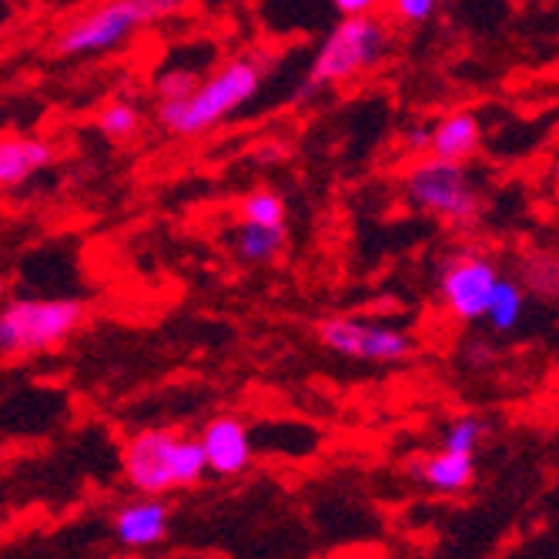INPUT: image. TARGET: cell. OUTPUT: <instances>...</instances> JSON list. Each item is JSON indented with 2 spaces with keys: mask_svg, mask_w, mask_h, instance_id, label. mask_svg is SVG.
Listing matches in <instances>:
<instances>
[{
  "mask_svg": "<svg viewBox=\"0 0 559 559\" xmlns=\"http://www.w3.org/2000/svg\"><path fill=\"white\" fill-rule=\"evenodd\" d=\"M262 74L265 71L255 58H231L215 74L201 78V84L188 97L155 105V118L175 138H198L245 108L259 94Z\"/></svg>",
  "mask_w": 559,
  "mask_h": 559,
  "instance_id": "6da1fadb",
  "label": "cell"
},
{
  "mask_svg": "<svg viewBox=\"0 0 559 559\" xmlns=\"http://www.w3.org/2000/svg\"><path fill=\"white\" fill-rule=\"evenodd\" d=\"M121 469L128 486L141 496L191 489L205 479V473H212L201 439L181 436L175 429L134 432L121 449Z\"/></svg>",
  "mask_w": 559,
  "mask_h": 559,
  "instance_id": "7a4b0ae2",
  "label": "cell"
},
{
  "mask_svg": "<svg viewBox=\"0 0 559 559\" xmlns=\"http://www.w3.org/2000/svg\"><path fill=\"white\" fill-rule=\"evenodd\" d=\"M405 201L426 218L455 231H469L483 222V194L463 162L423 155L405 171Z\"/></svg>",
  "mask_w": 559,
  "mask_h": 559,
  "instance_id": "3957f363",
  "label": "cell"
},
{
  "mask_svg": "<svg viewBox=\"0 0 559 559\" xmlns=\"http://www.w3.org/2000/svg\"><path fill=\"white\" fill-rule=\"evenodd\" d=\"M185 8V0H105L94 11L64 24L55 40L58 58H91L108 55L128 44L141 27L158 24Z\"/></svg>",
  "mask_w": 559,
  "mask_h": 559,
  "instance_id": "277c9868",
  "label": "cell"
},
{
  "mask_svg": "<svg viewBox=\"0 0 559 559\" xmlns=\"http://www.w3.org/2000/svg\"><path fill=\"white\" fill-rule=\"evenodd\" d=\"M389 44H392V31L382 17L376 14L342 17L316 50L305 87L319 91V87L355 81L359 74L382 64V58L389 55Z\"/></svg>",
  "mask_w": 559,
  "mask_h": 559,
  "instance_id": "5b68a950",
  "label": "cell"
},
{
  "mask_svg": "<svg viewBox=\"0 0 559 559\" xmlns=\"http://www.w3.org/2000/svg\"><path fill=\"white\" fill-rule=\"evenodd\" d=\"M81 298H14L0 312L4 355H37L64 345L84 325Z\"/></svg>",
  "mask_w": 559,
  "mask_h": 559,
  "instance_id": "8992f818",
  "label": "cell"
},
{
  "mask_svg": "<svg viewBox=\"0 0 559 559\" xmlns=\"http://www.w3.org/2000/svg\"><path fill=\"white\" fill-rule=\"evenodd\" d=\"M319 342L342 355V359L355 362H382L395 366L416 355V338L399 329V325H382L372 319H352V316H332L319 322Z\"/></svg>",
  "mask_w": 559,
  "mask_h": 559,
  "instance_id": "52a82bcc",
  "label": "cell"
},
{
  "mask_svg": "<svg viewBox=\"0 0 559 559\" xmlns=\"http://www.w3.org/2000/svg\"><path fill=\"white\" fill-rule=\"evenodd\" d=\"M502 282L499 265L483 251H455L439 269V298L460 322H479Z\"/></svg>",
  "mask_w": 559,
  "mask_h": 559,
  "instance_id": "ba28073f",
  "label": "cell"
},
{
  "mask_svg": "<svg viewBox=\"0 0 559 559\" xmlns=\"http://www.w3.org/2000/svg\"><path fill=\"white\" fill-rule=\"evenodd\" d=\"M111 530H115V539L128 549H147V546L165 543L171 530V510L165 496L138 492V499L121 502L111 516Z\"/></svg>",
  "mask_w": 559,
  "mask_h": 559,
  "instance_id": "9c48e42d",
  "label": "cell"
},
{
  "mask_svg": "<svg viewBox=\"0 0 559 559\" xmlns=\"http://www.w3.org/2000/svg\"><path fill=\"white\" fill-rule=\"evenodd\" d=\"M201 445L209 455V469L215 476H241L251 466V439L248 426L238 416H215L201 429Z\"/></svg>",
  "mask_w": 559,
  "mask_h": 559,
  "instance_id": "30bf717a",
  "label": "cell"
},
{
  "mask_svg": "<svg viewBox=\"0 0 559 559\" xmlns=\"http://www.w3.org/2000/svg\"><path fill=\"white\" fill-rule=\"evenodd\" d=\"M55 158H58L55 144L31 134H4V141H0V185L21 188L34 175L55 165Z\"/></svg>",
  "mask_w": 559,
  "mask_h": 559,
  "instance_id": "8fae6325",
  "label": "cell"
},
{
  "mask_svg": "<svg viewBox=\"0 0 559 559\" xmlns=\"http://www.w3.org/2000/svg\"><path fill=\"white\" fill-rule=\"evenodd\" d=\"M409 476L416 483H423L426 489H432V492L455 496V492H466L473 486L476 463H473V455L439 449V452L423 455V460H413L409 463Z\"/></svg>",
  "mask_w": 559,
  "mask_h": 559,
  "instance_id": "7c38bea8",
  "label": "cell"
},
{
  "mask_svg": "<svg viewBox=\"0 0 559 559\" xmlns=\"http://www.w3.org/2000/svg\"><path fill=\"white\" fill-rule=\"evenodd\" d=\"M483 144V124L473 111H449L432 124V151L429 155L449 162H469Z\"/></svg>",
  "mask_w": 559,
  "mask_h": 559,
  "instance_id": "4fadbf2b",
  "label": "cell"
},
{
  "mask_svg": "<svg viewBox=\"0 0 559 559\" xmlns=\"http://www.w3.org/2000/svg\"><path fill=\"white\" fill-rule=\"evenodd\" d=\"M288 245V228L255 225V222H235L228 231V248L241 265H269L275 262Z\"/></svg>",
  "mask_w": 559,
  "mask_h": 559,
  "instance_id": "5bb4252c",
  "label": "cell"
},
{
  "mask_svg": "<svg viewBox=\"0 0 559 559\" xmlns=\"http://www.w3.org/2000/svg\"><path fill=\"white\" fill-rule=\"evenodd\" d=\"M526 316V288L516 282V278H506L499 282L492 301H489V312H486V322L492 332L506 335V332H513Z\"/></svg>",
  "mask_w": 559,
  "mask_h": 559,
  "instance_id": "9a60e30c",
  "label": "cell"
},
{
  "mask_svg": "<svg viewBox=\"0 0 559 559\" xmlns=\"http://www.w3.org/2000/svg\"><path fill=\"white\" fill-rule=\"evenodd\" d=\"M141 124H144L141 108L128 97H115V100H108V105H100V111H97V131L115 144L138 138Z\"/></svg>",
  "mask_w": 559,
  "mask_h": 559,
  "instance_id": "2e32d148",
  "label": "cell"
},
{
  "mask_svg": "<svg viewBox=\"0 0 559 559\" xmlns=\"http://www.w3.org/2000/svg\"><path fill=\"white\" fill-rule=\"evenodd\" d=\"M285 198L272 188H251L241 201H238V222H255V225H272L282 228L285 225Z\"/></svg>",
  "mask_w": 559,
  "mask_h": 559,
  "instance_id": "e0dca14e",
  "label": "cell"
},
{
  "mask_svg": "<svg viewBox=\"0 0 559 559\" xmlns=\"http://www.w3.org/2000/svg\"><path fill=\"white\" fill-rule=\"evenodd\" d=\"M486 439V423L476 416H460L452 419L442 432V449L449 452H463V455H476V449Z\"/></svg>",
  "mask_w": 559,
  "mask_h": 559,
  "instance_id": "ac0fdd59",
  "label": "cell"
},
{
  "mask_svg": "<svg viewBox=\"0 0 559 559\" xmlns=\"http://www.w3.org/2000/svg\"><path fill=\"white\" fill-rule=\"evenodd\" d=\"M198 84H201L198 74L181 71V68H171V71H162V74L155 78V87H151V94H155V105H165V100H181V97H188Z\"/></svg>",
  "mask_w": 559,
  "mask_h": 559,
  "instance_id": "d6986e66",
  "label": "cell"
},
{
  "mask_svg": "<svg viewBox=\"0 0 559 559\" xmlns=\"http://www.w3.org/2000/svg\"><path fill=\"white\" fill-rule=\"evenodd\" d=\"M442 0H389V11L399 24H426Z\"/></svg>",
  "mask_w": 559,
  "mask_h": 559,
  "instance_id": "ffe728a7",
  "label": "cell"
},
{
  "mask_svg": "<svg viewBox=\"0 0 559 559\" xmlns=\"http://www.w3.org/2000/svg\"><path fill=\"white\" fill-rule=\"evenodd\" d=\"M402 147L409 151V155L423 158L432 151V124H413L402 131Z\"/></svg>",
  "mask_w": 559,
  "mask_h": 559,
  "instance_id": "44dd1931",
  "label": "cell"
},
{
  "mask_svg": "<svg viewBox=\"0 0 559 559\" xmlns=\"http://www.w3.org/2000/svg\"><path fill=\"white\" fill-rule=\"evenodd\" d=\"M382 0H332V8L338 11V17H359V14H376V8Z\"/></svg>",
  "mask_w": 559,
  "mask_h": 559,
  "instance_id": "7402d4cb",
  "label": "cell"
},
{
  "mask_svg": "<svg viewBox=\"0 0 559 559\" xmlns=\"http://www.w3.org/2000/svg\"><path fill=\"white\" fill-rule=\"evenodd\" d=\"M285 155H288V147H285V144H278V141H275V144H262V147H259V162H262V165H278Z\"/></svg>",
  "mask_w": 559,
  "mask_h": 559,
  "instance_id": "603a6c76",
  "label": "cell"
},
{
  "mask_svg": "<svg viewBox=\"0 0 559 559\" xmlns=\"http://www.w3.org/2000/svg\"><path fill=\"white\" fill-rule=\"evenodd\" d=\"M552 185L559 188V155H556V162H552Z\"/></svg>",
  "mask_w": 559,
  "mask_h": 559,
  "instance_id": "cb8c5ba5",
  "label": "cell"
},
{
  "mask_svg": "<svg viewBox=\"0 0 559 559\" xmlns=\"http://www.w3.org/2000/svg\"><path fill=\"white\" fill-rule=\"evenodd\" d=\"M198 559H228V556H222V552H205V556H198Z\"/></svg>",
  "mask_w": 559,
  "mask_h": 559,
  "instance_id": "d4e9b609",
  "label": "cell"
}]
</instances>
